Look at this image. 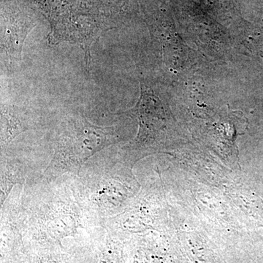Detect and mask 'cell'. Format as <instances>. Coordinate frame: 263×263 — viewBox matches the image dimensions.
<instances>
[{
	"label": "cell",
	"instance_id": "cell-6",
	"mask_svg": "<svg viewBox=\"0 0 263 263\" xmlns=\"http://www.w3.org/2000/svg\"><path fill=\"white\" fill-rule=\"evenodd\" d=\"M27 170L17 161L9 160L2 156L1 204L4 203L15 185L24 181Z\"/></svg>",
	"mask_w": 263,
	"mask_h": 263
},
{
	"label": "cell",
	"instance_id": "cell-5",
	"mask_svg": "<svg viewBox=\"0 0 263 263\" xmlns=\"http://www.w3.org/2000/svg\"><path fill=\"white\" fill-rule=\"evenodd\" d=\"M38 122V117L27 109L19 108L16 105H2V150L21 133L35 127Z\"/></svg>",
	"mask_w": 263,
	"mask_h": 263
},
{
	"label": "cell",
	"instance_id": "cell-3",
	"mask_svg": "<svg viewBox=\"0 0 263 263\" xmlns=\"http://www.w3.org/2000/svg\"><path fill=\"white\" fill-rule=\"evenodd\" d=\"M141 98L134 108L125 114L139 121L136 138L121 148L119 157L129 167L146 156L162 152L172 145L175 138V123L163 102L149 86L142 82Z\"/></svg>",
	"mask_w": 263,
	"mask_h": 263
},
{
	"label": "cell",
	"instance_id": "cell-1",
	"mask_svg": "<svg viewBox=\"0 0 263 263\" xmlns=\"http://www.w3.org/2000/svg\"><path fill=\"white\" fill-rule=\"evenodd\" d=\"M131 169L120 157L84 164L70 187L84 224L104 226L124 212L139 186Z\"/></svg>",
	"mask_w": 263,
	"mask_h": 263
},
{
	"label": "cell",
	"instance_id": "cell-4",
	"mask_svg": "<svg viewBox=\"0 0 263 263\" xmlns=\"http://www.w3.org/2000/svg\"><path fill=\"white\" fill-rule=\"evenodd\" d=\"M22 224H27L31 229L38 230H75L77 226L84 224L80 207L75 197L68 195L57 196L39 205L22 211Z\"/></svg>",
	"mask_w": 263,
	"mask_h": 263
},
{
	"label": "cell",
	"instance_id": "cell-2",
	"mask_svg": "<svg viewBox=\"0 0 263 263\" xmlns=\"http://www.w3.org/2000/svg\"><path fill=\"white\" fill-rule=\"evenodd\" d=\"M52 139L53 155L43 173L48 181L64 174L78 176L91 157L120 141L114 126L95 125L82 112L68 114L62 119Z\"/></svg>",
	"mask_w": 263,
	"mask_h": 263
}]
</instances>
